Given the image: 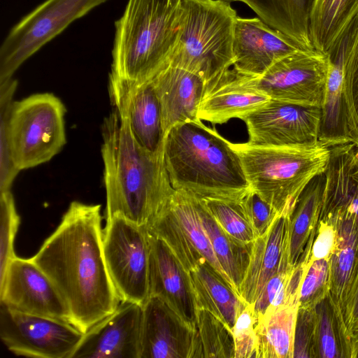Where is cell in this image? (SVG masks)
Instances as JSON below:
<instances>
[{
  "instance_id": "obj_32",
  "label": "cell",
  "mask_w": 358,
  "mask_h": 358,
  "mask_svg": "<svg viewBox=\"0 0 358 358\" xmlns=\"http://www.w3.org/2000/svg\"><path fill=\"white\" fill-rule=\"evenodd\" d=\"M232 331L204 309H196L192 358H234Z\"/></svg>"
},
{
  "instance_id": "obj_3",
  "label": "cell",
  "mask_w": 358,
  "mask_h": 358,
  "mask_svg": "<svg viewBox=\"0 0 358 358\" xmlns=\"http://www.w3.org/2000/svg\"><path fill=\"white\" fill-rule=\"evenodd\" d=\"M166 168L172 187L203 199L238 201L250 191L231 142L198 119L166 134Z\"/></svg>"
},
{
  "instance_id": "obj_15",
  "label": "cell",
  "mask_w": 358,
  "mask_h": 358,
  "mask_svg": "<svg viewBox=\"0 0 358 358\" xmlns=\"http://www.w3.org/2000/svg\"><path fill=\"white\" fill-rule=\"evenodd\" d=\"M108 92L114 110L136 141L150 152L164 150L161 107L151 82L140 83L109 73Z\"/></svg>"
},
{
  "instance_id": "obj_31",
  "label": "cell",
  "mask_w": 358,
  "mask_h": 358,
  "mask_svg": "<svg viewBox=\"0 0 358 358\" xmlns=\"http://www.w3.org/2000/svg\"><path fill=\"white\" fill-rule=\"evenodd\" d=\"M198 208L215 255L231 285L238 294L249 264L252 245H241L229 236L199 198Z\"/></svg>"
},
{
  "instance_id": "obj_26",
  "label": "cell",
  "mask_w": 358,
  "mask_h": 358,
  "mask_svg": "<svg viewBox=\"0 0 358 358\" xmlns=\"http://www.w3.org/2000/svg\"><path fill=\"white\" fill-rule=\"evenodd\" d=\"M196 309H204L231 331L245 305L232 286L206 261L188 272Z\"/></svg>"
},
{
  "instance_id": "obj_45",
  "label": "cell",
  "mask_w": 358,
  "mask_h": 358,
  "mask_svg": "<svg viewBox=\"0 0 358 358\" xmlns=\"http://www.w3.org/2000/svg\"><path fill=\"white\" fill-rule=\"evenodd\" d=\"M353 358H358V343L355 347Z\"/></svg>"
},
{
  "instance_id": "obj_24",
  "label": "cell",
  "mask_w": 358,
  "mask_h": 358,
  "mask_svg": "<svg viewBox=\"0 0 358 358\" xmlns=\"http://www.w3.org/2000/svg\"><path fill=\"white\" fill-rule=\"evenodd\" d=\"M270 99L265 94L245 85L232 69L205 90L198 117L213 125L224 124L233 118L241 119Z\"/></svg>"
},
{
  "instance_id": "obj_5",
  "label": "cell",
  "mask_w": 358,
  "mask_h": 358,
  "mask_svg": "<svg viewBox=\"0 0 358 358\" xmlns=\"http://www.w3.org/2000/svg\"><path fill=\"white\" fill-rule=\"evenodd\" d=\"M250 186L278 215L291 214L310 181L324 173L330 148L320 141L306 146H256L232 143Z\"/></svg>"
},
{
  "instance_id": "obj_13",
  "label": "cell",
  "mask_w": 358,
  "mask_h": 358,
  "mask_svg": "<svg viewBox=\"0 0 358 358\" xmlns=\"http://www.w3.org/2000/svg\"><path fill=\"white\" fill-rule=\"evenodd\" d=\"M241 120L250 145L306 146L319 142L320 108L270 99Z\"/></svg>"
},
{
  "instance_id": "obj_2",
  "label": "cell",
  "mask_w": 358,
  "mask_h": 358,
  "mask_svg": "<svg viewBox=\"0 0 358 358\" xmlns=\"http://www.w3.org/2000/svg\"><path fill=\"white\" fill-rule=\"evenodd\" d=\"M101 131L106 218L120 215L146 228L166 208L174 191L164 150L142 147L114 110Z\"/></svg>"
},
{
  "instance_id": "obj_36",
  "label": "cell",
  "mask_w": 358,
  "mask_h": 358,
  "mask_svg": "<svg viewBox=\"0 0 358 358\" xmlns=\"http://www.w3.org/2000/svg\"><path fill=\"white\" fill-rule=\"evenodd\" d=\"M17 86V81L13 78L0 84V192L10 190L20 172L11 157L8 135V117Z\"/></svg>"
},
{
  "instance_id": "obj_20",
  "label": "cell",
  "mask_w": 358,
  "mask_h": 358,
  "mask_svg": "<svg viewBox=\"0 0 358 358\" xmlns=\"http://www.w3.org/2000/svg\"><path fill=\"white\" fill-rule=\"evenodd\" d=\"M143 310L141 358H192L195 330L157 297Z\"/></svg>"
},
{
  "instance_id": "obj_27",
  "label": "cell",
  "mask_w": 358,
  "mask_h": 358,
  "mask_svg": "<svg viewBox=\"0 0 358 358\" xmlns=\"http://www.w3.org/2000/svg\"><path fill=\"white\" fill-rule=\"evenodd\" d=\"M324 173L314 177L300 194L290 217V263L307 262L320 217Z\"/></svg>"
},
{
  "instance_id": "obj_43",
  "label": "cell",
  "mask_w": 358,
  "mask_h": 358,
  "mask_svg": "<svg viewBox=\"0 0 358 358\" xmlns=\"http://www.w3.org/2000/svg\"><path fill=\"white\" fill-rule=\"evenodd\" d=\"M295 266L281 271L271 277L263 288L259 297L251 306L257 317L262 316L271 305L278 293L292 274Z\"/></svg>"
},
{
  "instance_id": "obj_14",
  "label": "cell",
  "mask_w": 358,
  "mask_h": 358,
  "mask_svg": "<svg viewBox=\"0 0 358 358\" xmlns=\"http://www.w3.org/2000/svg\"><path fill=\"white\" fill-rule=\"evenodd\" d=\"M0 303L70 323L69 310L59 292L31 258L16 256L10 262L0 280Z\"/></svg>"
},
{
  "instance_id": "obj_28",
  "label": "cell",
  "mask_w": 358,
  "mask_h": 358,
  "mask_svg": "<svg viewBox=\"0 0 358 358\" xmlns=\"http://www.w3.org/2000/svg\"><path fill=\"white\" fill-rule=\"evenodd\" d=\"M242 2L263 22L286 34L308 50H314L310 32V17L314 0H224Z\"/></svg>"
},
{
  "instance_id": "obj_4",
  "label": "cell",
  "mask_w": 358,
  "mask_h": 358,
  "mask_svg": "<svg viewBox=\"0 0 358 358\" xmlns=\"http://www.w3.org/2000/svg\"><path fill=\"white\" fill-rule=\"evenodd\" d=\"M182 0H128L115 22L110 74L151 81L169 62L177 43Z\"/></svg>"
},
{
  "instance_id": "obj_30",
  "label": "cell",
  "mask_w": 358,
  "mask_h": 358,
  "mask_svg": "<svg viewBox=\"0 0 358 358\" xmlns=\"http://www.w3.org/2000/svg\"><path fill=\"white\" fill-rule=\"evenodd\" d=\"M299 301L267 310L257 317V358H293Z\"/></svg>"
},
{
  "instance_id": "obj_37",
  "label": "cell",
  "mask_w": 358,
  "mask_h": 358,
  "mask_svg": "<svg viewBox=\"0 0 358 358\" xmlns=\"http://www.w3.org/2000/svg\"><path fill=\"white\" fill-rule=\"evenodd\" d=\"M0 280L6 273L10 262L16 255L14 241L20 223L14 198L10 190L0 192Z\"/></svg>"
},
{
  "instance_id": "obj_16",
  "label": "cell",
  "mask_w": 358,
  "mask_h": 358,
  "mask_svg": "<svg viewBox=\"0 0 358 358\" xmlns=\"http://www.w3.org/2000/svg\"><path fill=\"white\" fill-rule=\"evenodd\" d=\"M143 306L122 301L84 334L70 358H141Z\"/></svg>"
},
{
  "instance_id": "obj_23",
  "label": "cell",
  "mask_w": 358,
  "mask_h": 358,
  "mask_svg": "<svg viewBox=\"0 0 358 358\" xmlns=\"http://www.w3.org/2000/svg\"><path fill=\"white\" fill-rule=\"evenodd\" d=\"M324 173L320 215L341 210L352 218L358 231V148L352 143L331 147Z\"/></svg>"
},
{
  "instance_id": "obj_12",
  "label": "cell",
  "mask_w": 358,
  "mask_h": 358,
  "mask_svg": "<svg viewBox=\"0 0 358 358\" xmlns=\"http://www.w3.org/2000/svg\"><path fill=\"white\" fill-rule=\"evenodd\" d=\"M83 335L69 322L22 313L0 303V337L15 355L70 358Z\"/></svg>"
},
{
  "instance_id": "obj_40",
  "label": "cell",
  "mask_w": 358,
  "mask_h": 358,
  "mask_svg": "<svg viewBox=\"0 0 358 358\" xmlns=\"http://www.w3.org/2000/svg\"><path fill=\"white\" fill-rule=\"evenodd\" d=\"M317 358L315 309L299 308L293 358Z\"/></svg>"
},
{
  "instance_id": "obj_9",
  "label": "cell",
  "mask_w": 358,
  "mask_h": 358,
  "mask_svg": "<svg viewBox=\"0 0 358 358\" xmlns=\"http://www.w3.org/2000/svg\"><path fill=\"white\" fill-rule=\"evenodd\" d=\"M103 249L121 301L143 306L150 298V247L147 229L122 215L106 218Z\"/></svg>"
},
{
  "instance_id": "obj_18",
  "label": "cell",
  "mask_w": 358,
  "mask_h": 358,
  "mask_svg": "<svg viewBox=\"0 0 358 358\" xmlns=\"http://www.w3.org/2000/svg\"><path fill=\"white\" fill-rule=\"evenodd\" d=\"M148 233L150 297L163 301L195 330L196 306L188 273L162 239Z\"/></svg>"
},
{
  "instance_id": "obj_33",
  "label": "cell",
  "mask_w": 358,
  "mask_h": 358,
  "mask_svg": "<svg viewBox=\"0 0 358 358\" xmlns=\"http://www.w3.org/2000/svg\"><path fill=\"white\" fill-rule=\"evenodd\" d=\"M242 200L201 201L217 224L229 236L241 245H250L257 236L248 219Z\"/></svg>"
},
{
  "instance_id": "obj_19",
  "label": "cell",
  "mask_w": 358,
  "mask_h": 358,
  "mask_svg": "<svg viewBox=\"0 0 358 358\" xmlns=\"http://www.w3.org/2000/svg\"><path fill=\"white\" fill-rule=\"evenodd\" d=\"M291 214L278 215L270 228L252 244L249 264L239 289V296L252 306L268 280L293 266L290 263Z\"/></svg>"
},
{
  "instance_id": "obj_42",
  "label": "cell",
  "mask_w": 358,
  "mask_h": 358,
  "mask_svg": "<svg viewBox=\"0 0 358 358\" xmlns=\"http://www.w3.org/2000/svg\"><path fill=\"white\" fill-rule=\"evenodd\" d=\"M242 203L257 237L265 234L278 215L273 207L250 190Z\"/></svg>"
},
{
  "instance_id": "obj_10",
  "label": "cell",
  "mask_w": 358,
  "mask_h": 358,
  "mask_svg": "<svg viewBox=\"0 0 358 358\" xmlns=\"http://www.w3.org/2000/svg\"><path fill=\"white\" fill-rule=\"evenodd\" d=\"M329 64V54L304 49L280 59L261 76L236 73L245 85L271 99L321 108Z\"/></svg>"
},
{
  "instance_id": "obj_29",
  "label": "cell",
  "mask_w": 358,
  "mask_h": 358,
  "mask_svg": "<svg viewBox=\"0 0 358 358\" xmlns=\"http://www.w3.org/2000/svg\"><path fill=\"white\" fill-rule=\"evenodd\" d=\"M358 17V0H314L309 32L315 50L328 54Z\"/></svg>"
},
{
  "instance_id": "obj_7",
  "label": "cell",
  "mask_w": 358,
  "mask_h": 358,
  "mask_svg": "<svg viewBox=\"0 0 358 358\" xmlns=\"http://www.w3.org/2000/svg\"><path fill=\"white\" fill-rule=\"evenodd\" d=\"M66 108L52 93L13 101L8 123L13 161L20 171L50 161L66 143Z\"/></svg>"
},
{
  "instance_id": "obj_1",
  "label": "cell",
  "mask_w": 358,
  "mask_h": 358,
  "mask_svg": "<svg viewBox=\"0 0 358 358\" xmlns=\"http://www.w3.org/2000/svg\"><path fill=\"white\" fill-rule=\"evenodd\" d=\"M101 206L72 201L62 220L31 259L52 282L83 333L122 302L103 255Z\"/></svg>"
},
{
  "instance_id": "obj_38",
  "label": "cell",
  "mask_w": 358,
  "mask_h": 358,
  "mask_svg": "<svg viewBox=\"0 0 358 358\" xmlns=\"http://www.w3.org/2000/svg\"><path fill=\"white\" fill-rule=\"evenodd\" d=\"M330 260L314 261L301 282L299 308L315 309L329 294Z\"/></svg>"
},
{
  "instance_id": "obj_44",
  "label": "cell",
  "mask_w": 358,
  "mask_h": 358,
  "mask_svg": "<svg viewBox=\"0 0 358 358\" xmlns=\"http://www.w3.org/2000/svg\"><path fill=\"white\" fill-rule=\"evenodd\" d=\"M343 320L346 357L352 358L354 345L358 341V282L346 303Z\"/></svg>"
},
{
  "instance_id": "obj_11",
  "label": "cell",
  "mask_w": 358,
  "mask_h": 358,
  "mask_svg": "<svg viewBox=\"0 0 358 358\" xmlns=\"http://www.w3.org/2000/svg\"><path fill=\"white\" fill-rule=\"evenodd\" d=\"M146 229L166 244L187 273L206 261L230 284L204 229L196 196L174 189L166 208Z\"/></svg>"
},
{
  "instance_id": "obj_21",
  "label": "cell",
  "mask_w": 358,
  "mask_h": 358,
  "mask_svg": "<svg viewBox=\"0 0 358 358\" xmlns=\"http://www.w3.org/2000/svg\"><path fill=\"white\" fill-rule=\"evenodd\" d=\"M331 218L338 234V247L330 259L328 297L335 310L346 357L344 310L358 282V231L352 218L341 210L320 216Z\"/></svg>"
},
{
  "instance_id": "obj_22",
  "label": "cell",
  "mask_w": 358,
  "mask_h": 358,
  "mask_svg": "<svg viewBox=\"0 0 358 358\" xmlns=\"http://www.w3.org/2000/svg\"><path fill=\"white\" fill-rule=\"evenodd\" d=\"M150 82L160 104L164 136L174 126L199 119V107L205 91L200 77L169 65Z\"/></svg>"
},
{
  "instance_id": "obj_41",
  "label": "cell",
  "mask_w": 358,
  "mask_h": 358,
  "mask_svg": "<svg viewBox=\"0 0 358 358\" xmlns=\"http://www.w3.org/2000/svg\"><path fill=\"white\" fill-rule=\"evenodd\" d=\"M338 244V230L334 221L328 217L320 218L308 259L304 264L307 269L314 261L319 259L329 261L335 252Z\"/></svg>"
},
{
  "instance_id": "obj_34",
  "label": "cell",
  "mask_w": 358,
  "mask_h": 358,
  "mask_svg": "<svg viewBox=\"0 0 358 358\" xmlns=\"http://www.w3.org/2000/svg\"><path fill=\"white\" fill-rule=\"evenodd\" d=\"M344 92L352 143L358 148V17L347 34L344 55Z\"/></svg>"
},
{
  "instance_id": "obj_25",
  "label": "cell",
  "mask_w": 358,
  "mask_h": 358,
  "mask_svg": "<svg viewBox=\"0 0 358 358\" xmlns=\"http://www.w3.org/2000/svg\"><path fill=\"white\" fill-rule=\"evenodd\" d=\"M328 54L329 64L324 99L321 108L319 141L327 147L352 143L344 92V55L347 40Z\"/></svg>"
},
{
  "instance_id": "obj_39",
  "label": "cell",
  "mask_w": 358,
  "mask_h": 358,
  "mask_svg": "<svg viewBox=\"0 0 358 358\" xmlns=\"http://www.w3.org/2000/svg\"><path fill=\"white\" fill-rule=\"evenodd\" d=\"M257 316L252 306L245 303L238 315L232 330L235 345L234 358H257Z\"/></svg>"
},
{
  "instance_id": "obj_8",
  "label": "cell",
  "mask_w": 358,
  "mask_h": 358,
  "mask_svg": "<svg viewBox=\"0 0 358 358\" xmlns=\"http://www.w3.org/2000/svg\"><path fill=\"white\" fill-rule=\"evenodd\" d=\"M108 0H46L8 32L0 48V84L75 20Z\"/></svg>"
},
{
  "instance_id": "obj_35",
  "label": "cell",
  "mask_w": 358,
  "mask_h": 358,
  "mask_svg": "<svg viewBox=\"0 0 358 358\" xmlns=\"http://www.w3.org/2000/svg\"><path fill=\"white\" fill-rule=\"evenodd\" d=\"M315 313L317 357H345L338 319L328 296L316 306Z\"/></svg>"
},
{
  "instance_id": "obj_6",
  "label": "cell",
  "mask_w": 358,
  "mask_h": 358,
  "mask_svg": "<svg viewBox=\"0 0 358 358\" xmlns=\"http://www.w3.org/2000/svg\"><path fill=\"white\" fill-rule=\"evenodd\" d=\"M236 11L224 0H182L179 36L169 66L200 77L205 90L234 64Z\"/></svg>"
},
{
  "instance_id": "obj_17",
  "label": "cell",
  "mask_w": 358,
  "mask_h": 358,
  "mask_svg": "<svg viewBox=\"0 0 358 358\" xmlns=\"http://www.w3.org/2000/svg\"><path fill=\"white\" fill-rule=\"evenodd\" d=\"M304 49L259 17L238 16L233 43V69L241 75L257 77L280 59Z\"/></svg>"
}]
</instances>
